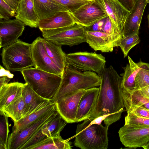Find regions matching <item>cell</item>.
Instances as JSON below:
<instances>
[{
    "instance_id": "obj_1",
    "label": "cell",
    "mask_w": 149,
    "mask_h": 149,
    "mask_svg": "<svg viewBox=\"0 0 149 149\" xmlns=\"http://www.w3.org/2000/svg\"><path fill=\"white\" fill-rule=\"evenodd\" d=\"M101 83L94 107L87 117L96 118L110 114L108 126L120 119L125 107L122 95V77L112 65L98 74Z\"/></svg>"
},
{
    "instance_id": "obj_2",
    "label": "cell",
    "mask_w": 149,
    "mask_h": 149,
    "mask_svg": "<svg viewBox=\"0 0 149 149\" xmlns=\"http://www.w3.org/2000/svg\"><path fill=\"white\" fill-rule=\"evenodd\" d=\"M100 77L96 73L91 71L82 72L74 67L66 65L59 88L53 102L80 89L100 86Z\"/></svg>"
},
{
    "instance_id": "obj_3",
    "label": "cell",
    "mask_w": 149,
    "mask_h": 149,
    "mask_svg": "<svg viewBox=\"0 0 149 149\" xmlns=\"http://www.w3.org/2000/svg\"><path fill=\"white\" fill-rule=\"evenodd\" d=\"M21 72L26 83L36 93L53 102L62 76L31 67Z\"/></svg>"
},
{
    "instance_id": "obj_4",
    "label": "cell",
    "mask_w": 149,
    "mask_h": 149,
    "mask_svg": "<svg viewBox=\"0 0 149 149\" xmlns=\"http://www.w3.org/2000/svg\"><path fill=\"white\" fill-rule=\"evenodd\" d=\"M109 126L100 124L87 125L84 121L77 125L74 145L81 149H107L108 146Z\"/></svg>"
},
{
    "instance_id": "obj_5",
    "label": "cell",
    "mask_w": 149,
    "mask_h": 149,
    "mask_svg": "<svg viewBox=\"0 0 149 149\" xmlns=\"http://www.w3.org/2000/svg\"><path fill=\"white\" fill-rule=\"evenodd\" d=\"M1 55L3 65L10 72H21L34 66L31 44L19 39L3 47Z\"/></svg>"
},
{
    "instance_id": "obj_6",
    "label": "cell",
    "mask_w": 149,
    "mask_h": 149,
    "mask_svg": "<svg viewBox=\"0 0 149 149\" xmlns=\"http://www.w3.org/2000/svg\"><path fill=\"white\" fill-rule=\"evenodd\" d=\"M40 31L43 38L61 46L72 47L85 42V27L75 23L63 27Z\"/></svg>"
},
{
    "instance_id": "obj_7",
    "label": "cell",
    "mask_w": 149,
    "mask_h": 149,
    "mask_svg": "<svg viewBox=\"0 0 149 149\" xmlns=\"http://www.w3.org/2000/svg\"><path fill=\"white\" fill-rule=\"evenodd\" d=\"M106 62L105 57L101 54L79 52L66 54V65L84 71H93L98 74L106 68Z\"/></svg>"
},
{
    "instance_id": "obj_8",
    "label": "cell",
    "mask_w": 149,
    "mask_h": 149,
    "mask_svg": "<svg viewBox=\"0 0 149 149\" xmlns=\"http://www.w3.org/2000/svg\"><path fill=\"white\" fill-rule=\"evenodd\" d=\"M69 12L75 23L85 27L90 26L108 16L96 0H93L75 11Z\"/></svg>"
},
{
    "instance_id": "obj_9",
    "label": "cell",
    "mask_w": 149,
    "mask_h": 149,
    "mask_svg": "<svg viewBox=\"0 0 149 149\" xmlns=\"http://www.w3.org/2000/svg\"><path fill=\"white\" fill-rule=\"evenodd\" d=\"M57 112L56 108L25 128L17 132H12L8 139L7 149H20L34 134Z\"/></svg>"
},
{
    "instance_id": "obj_10",
    "label": "cell",
    "mask_w": 149,
    "mask_h": 149,
    "mask_svg": "<svg viewBox=\"0 0 149 149\" xmlns=\"http://www.w3.org/2000/svg\"><path fill=\"white\" fill-rule=\"evenodd\" d=\"M118 133L122 143L129 148L142 147L149 142V127L124 125Z\"/></svg>"
},
{
    "instance_id": "obj_11",
    "label": "cell",
    "mask_w": 149,
    "mask_h": 149,
    "mask_svg": "<svg viewBox=\"0 0 149 149\" xmlns=\"http://www.w3.org/2000/svg\"><path fill=\"white\" fill-rule=\"evenodd\" d=\"M37 38L31 44V53L33 66L48 72L63 76V71L53 62L47 54L43 40Z\"/></svg>"
},
{
    "instance_id": "obj_12",
    "label": "cell",
    "mask_w": 149,
    "mask_h": 149,
    "mask_svg": "<svg viewBox=\"0 0 149 149\" xmlns=\"http://www.w3.org/2000/svg\"><path fill=\"white\" fill-rule=\"evenodd\" d=\"M87 89H80L70 95L61 97L54 102L57 111L67 123L76 122L80 100Z\"/></svg>"
},
{
    "instance_id": "obj_13",
    "label": "cell",
    "mask_w": 149,
    "mask_h": 149,
    "mask_svg": "<svg viewBox=\"0 0 149 149\" xmlns=\"http://www.w3.org/2000/svg\"><path fill=\"white\" fill-rule=\"evenodd\" d=\"M67 123L57 111L29 139V143L31 146H34L48 137L60 135V132Z\"/></svg>"
},
{
    "instance_id": "obj_14",
    "label": "cell",
    "mask_w": 149,
    "mask_h": 149,
    "mask_svg": "<svg viewBox=\"0 0 149 149\" xmlns=\"http://www.w3.org/2000/svg\"><path fill=\"white\" fill-rule=\"evenodd\" d=\"M96 0L105 11L115 29L122 35L123 26L130 11L119 0Z\"/></svg>"
},
{
    "instance_id": "obj_15",
    "label": "cell",
    "mask_w": 149,
    "mask_h": 149,
    "mask_svg": "<svg viewBox=\"0 0 149 149\" xmlns=\"http://www.w3.org/2000/svg\"><path fill=\"white\" fill-rule=\"evenodd\" d=\"M25 25L21 21L16 18L0 19V48L17 41L22 36Z\"/></svg>"
},
{
    "instance_id": "obj_16",
    "label": "cell",
    "mask_w": 149,
    "mask_h": 149,
    "mask_svg": "<svg viewBox=\"0 0 149 149\" xmlns=\"http://www.w3.org/2000/svg\"><path fill=\"white\" fill-rule=\"evenodd\" d=\"M146 0H136L125 23L122 31L123 38L139 34L143 14L147 5Z\"/></svg>"
},
{
    "instance_id": "obj_17",
    "label": "cell",
    "mask_w": 149,
    "mask_h": 149,
    "mask_svg": "<svg viewBox=\"0 0 149 149\" xmlns=\"http://www.w3.org/2000/svg\"><path fill=\"white\" fill-rule=\"evenodd\" d=\"M129 64L123 68L124 72L122 74V86L123 90L132 92L137 90L135 82V77L138 72L142 69H149V63L142 62L141 60L135 63L128 56Z\"/></svg>"
},
{
    "instance_id": "obj_18",
    "label": "cell",
    "mask_w": 149,
    "mask_h": 149,
    "mask_svg": "<svg viewBox=\"0 0 149 149\" xmlns=\"http://www.w3.org/2000/svg\"><path fill=\"white\" fill-rule=\"evenodd\" d=\"M16 19L31 28L38 27L39 19L36 13L33 0H17Z\"/></svg>"
},
{
    "instance_id": "obj_19",
    "label": "cell",
    "mask_w": 149,
    "mask_h": 149,
    "mask_svg": "<svg viewBox=\"0 0 149 149\" xmlns=\"http://www.w3.org/2000/svg\"><path fill=\"white\" fill-rule=\"evenodd\" d=\"M85 39V42L95 51L108 52L113 50L111 36L109 34L102 31L86 30Z\"/></svg>"
},
{
    "instance_id": "obj_20",
    "label": "cell",
    "mask_w": 149,
    "mask_h": 149,
    "mask_svg": "<svg viewBox=\"0 0 149 149\" xmlns=\"http://www.w3.org/2000/svg\"><path fill=\"white\" fill-rule=\"evenodd\" d=\"M99 91V87L88 89L82 96L77 109L76 122H81L86 119L94 107Z\"/></svg>"
},
{
    "instance_id": "obj_21",
    "label": "cell",
    "mask_w": 149,
    "mask_h": 149,
    "mask_svg": "<svg viewBox=\"0 0 149 149\" xmlns=\"http://www.w3.org/2000/svg\"><path fill=\"white\" fill-rule=\"evenodd\" d=\"M74 23L69 11H62L56 13L50 17L39 20L38 26L41 31L63 27Z\"/></svg>"
},
{
    "instance_id": "obj_22",
    "label": "cell",
    "mask_w": 149,
    "mask_h": 149,
    "mask_svg": "<svg viewBox=\"0 0 149 149\" xmlns=\"http://www.w3.org/2000/svg\"><path fill=\"white\" fill-rule=\"evenodd\" d=\"M33 2L35 10L39 20L52 17L58 12L68 11L54 0H33Z\"/></svg>"
},
{
    "instance_id": "obj_23",
    "label": "cell",
    "mask_w": 149,
    "mask_h": 149,
    "mask_svg": "<svg viewBox=\"0 0 149 149\" xmlns=\"http://www.w3.org/2000/svg\"><path fill=\"white\" fill-rule=\"evenodd\" d=\"M56 108L55 103L51 102L37 109L18 122H14L12 132H17L25 128Z\"/></svg>"
},
{
    "instance_id": "obj_24",
    "label": "cell",
    "mask_w": 149,
    "mask_h": 149,
    "mask_svg": "<svg viewBox=\"0 0 149 149\" xmlns=\"http://www.w3.org/2000/svg\"><path fill=\"white\" fill-rule=\"evenodd\" d=\"M24 84L13 82L0 88V111H3L21 94Z\"/></svg>"
},
{
    "instance_id": "obj_25",
    "label": "cell",
    "mask_w": 149,
    "mask_h": 149,
    "mask_svg": "<svg viewBox=\"0 0 149 149\" xmlns=\"http://www.w3.org/2000/svg\"><path fill=\"white\" fill-rule=\"evenodd\" d=\"M22 95L28 110L27 115L51 102L37 94L26 83L24 84Z\"/></svg>"
},
{
    "instance_id": "obj_26",
    "label": "cell",
    "mask_w": 149,
    "mask_h": 149,
    "mask_svg": "<svg viewBox=\"0 0 149 149\" xmlns=\"http://www.w3.org/2000/svg\"><path fill=\"white\" fill-rule=\"evenodd\" d=\"M13 122H17L26 116L28 110L21 94L3 111Z\"/></svg>"
},
{
    "instance_id": "obj_27",
    "label": "cell",
    "mask_w": 149,
    "mask_h": 149,
    "mask_svg": "<svg viewBox=\"0 0 149 149\" xmlns=\"http://www.w3.org/2000/svg\"><path fill=\"white\" fill-rule=\"evenodd\" d=\"M45 50L51 58L63 72L66 65V54L62 50L61 46L43 38Z\"/></svg>"
},
{
    "instance_id": "obj_28",
    "label": "cell",
    "mask_w": 149,
    "mask_h": 149,
    "mask_svg": "<svg viewBox=\"0 0 149 149\" xmlns=\"http://www.w3.org/2000/svg\"><path fill=\"white\" fill-rule=\"evenodd\" d=\"M71 143L68 139H63L60 135L48 137L30 149H71Z\"/></svg>"
},
{
    "instance_id": "obj_29",
    "label": "cell",
    "mask_w": 149,
    "mask_h": 149,
    "mask_svg": "<svg viewBox=\"0 0 149 149\" xmlns=\"http://www.w3.org/2000/svg\"><path fill=\"white\" fill-rule=\"evenodd\" d=\"M8 118L3 111H0V149H7L9 132Z\"/></svg>"
},
{
    "instance_id": "obj_30",
    "label": "cell",
    "mask_w": 149,
    "mask_h": 149,
    "mask_svg": "<svg viewBox=\"0 0 149 149\" xmlns=\"http://www.w3.org/2000/svg\"><path fill=\"white\" fill-rule=\"evenodd\" d=\"M125 125L134 126L149 127V118L138 116L131 112L125 117Z\"/></svg>"
},
{
    "instance_id": "obj_31",
    "label": "cell",
    "mask_w": 149,
    "mask_h": 149,
    "mask_svg": "<svg viewBox=\"0 0 149 149\" xmlns=\"http://www.w3.org/2000/svg\"><path fill=\"white\" fill-rule=\"evenodd\" d=\"M139 35L127 37L123 38L118 46H119L125 58L127 56L129 51L134 46L139 43L140 41Z\"/></svg>"
},
{
    "instance_id": "obj_32",
    "label": "cell",
    "mask_w": 149,
    "mask_h": 149,
    "mask_svg": "<svg viewBox=\"0 0 149 149\" xmlns=\"http://www.w3.org/2000/svg\"><path fill=\"white\" fill-rule=\"evenodd\" d=\"M60 4L68 11L73 12L83 5L93 0H54Z\"/></svg>"
},
{
    "instance_id": "obj_33",
    "label": "cell",
    "mask_w": 149,
    "mask_h": 149,
    "mask_svg": "<svg viewBox=\"0 0 149 149\" xmlns=\"http://www.w3.org/2000/svg\"><path fill=\"white\" fill-rule=\"evenodd\" d=\"M135 82L137 90L149 85V69H141L136 74Z\"/></svg>"
},
{
    "instance_id": "obj_34",
    "label": "cell",
    "mask_w": 149,
    "mask_h": 149,
    "mask_svg": "<svg viewBox=\"0 0 149 149\" xmlns=\"http://www.w3.org/2000/svg\"><path fill=\"white\" fill-rule=\"evenodd\" d=\"M16 14L15 11L4 0H0V19H10Z\"/></svg>"
},
{
    "instance_id": "obj_35",
    "label": "cell",
    "mask_w": 149,
    "mask_h": 149,
    "mask_svg": "<svg viewBox=\"0 0 149 149\" xmlns=\"http://www.w3.org/2000/svg\"><path fill=\"white\" fill-rule=\"evenodd\" d=\"M14 75L10 71L4 69L0 66V88L8 84L10 79L13 77Z\"/></svg>"
},
{
    "instance_id": "obj_36",
    "label": "cell",
    "mask_w": 149,
    "mask_h": 149,
    "mask_svg": "<svg viewBox=\"0 0 149 149\" xmlns=\"http://www.w3.org/2000/svg\"><path fill=\"white\" fill-rule=\"evenodd\" d=\"M106 17L96 22L92 25L85 27L86 30L93 31H102L103 28L106 20Z\"/></svg>"
},
{
    "instance_id": "obj_37",
    "label": "cell",
    "mask_w": 149,
    "mask_h": 149,
    "mask_svg": "<svg viewBox=\"0 0 149 149\" xmlns=\"http://www.w3.org/2000/svg\"><path fill=\"white\" fill-rule=\"evenodd\" d=\"M131 112L138 116L149 118V110L145 108L139 107Z\"/></svg>"
},
{
    "instance_id": "obj_38",
    "label": "cell",
    "mask_w": 149,
    "mask_h": 149,
    "mask_svg": "<svg viewBox=\"0 0 149 149\" xmlns=\"http://www.w3.org/2000/svg\"><path fill=\"white\" fill-rule=\"evenodd\" d=\"M123 5L130 11L133 7L136 0H119Z\"/></svg>"
},
{
    "instance_id": "obj_39",
    "label": "cell",
    "mask_w": 149,
    "mask_h": 149,
    "mask_svg": "<svg viewBox=\"0 0 149 149\" xmlns=\"http://www.w3.org/2000/svg\"><path fill=\"white\" fill-rule=\"evenodd\" d=\"M138 90L143 95L149 99V85Z\"/></svg>"
},
{
    "instance_id": "obj_40",
    "label": "cell",
    "mask_w": 149,
    "mask_h": 149,
    "mask_svg": "<svg viewBox=\"0 0 149 149\" xmlns=\"http://www.w3.org/2000/svg\"><path fill=\"white\" fill-rule=\"evenodd\" d=\"M4 1L12 8L14 9L16 13L17 0H4Z\"/></svg>"
},
{
    "instance_id": "obj_41",
    "label": "cell",
    "mask_w": 149,
    "mask_h": 149,
    "mask_svg": "<svg viewBox=\"0 0 149 149\" xmlns=\"http://www.w3.org/2000/svg\"><path fill=\"white\" fill-rule=\"evenodd\" d=\"M142 147L144 149H149V142Z\"/></svg>"
},
{
    "instance_id": "obj_42",
    "label": "cell",
    "mask_w": 149,
    "mask_h": 149,
    "mask_svg": "<svg viewBox=\"0 0 149 149\" xmlns=\"http://www.w3.org/2000/svg\"><path fill=\"white\" fill-rule=\"evenodd\" d=\"M148 20V25L149 27V13L147 16Z\"/></svg>"
},
{
    "instance_id": "obj_43",
    "label": "cell",
    "mask_w": 149,
    "mask_h": 149,
    "mask_svg": "<svg viewBox=\"0 0 149 149\" xmlns=\"http://www.w3.org/2000/svg\"><path fill=\"white\" fill-rule=\"evenodd\" d=\"M146 2L147 3H149V0H146Z\"/></svg>"
}]
</instances>
